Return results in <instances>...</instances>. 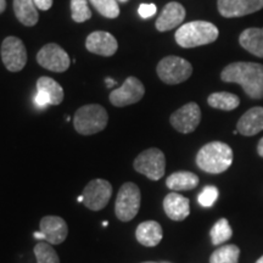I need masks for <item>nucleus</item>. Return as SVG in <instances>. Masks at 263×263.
Segmentation results:
<instances>
[{
	"label": "nucleus",
	"instance_id": "nucleus-1",
	"mask_svg": "<svg viewBox=\"0 0 263 263\" xmlns=\"http://www.w3.org/2000/svg\"><path fill=\"white\" fill-rule=\"evenodd\" d=\"M221 80L227 83L240 84L250 98H263V65L261 64L233 62L222 71Z\"/></svg>",
	"mask_w": 263,
	"mask_h": 263
},
{
	"label": "nucleus",
	"instance_id": "nucleus-2",
	"mask_svg": "<svg viewBox=\"0 0 263 263\" xmlns=\"http://www.w3.org/2000/svg\"><path fill=\"white\" fill-rule=\"evenodd\" d=\"M233 159V150L228 144L212 141L199 150L196 155V164L203 172L219 174L232 166Z\"/></svg>",
	"mask_w": 263,
	"mask_h": 263
},
{
	"label": "nucleus",
	"instance_id": "nucleus-3",
	"mask_svg": "<svg viewBox=\"0 0 263 263\" xmlns=\"http://www.w3.org/2000/svg\"><path fill=\"white\" fill-rule=\"evenodd\" d=\"M218 34V28L211 22L193 21L177 29L174 38L179 47L189 49L216 42Z\"/></svg>",
	"mask_w": 263,
	"mask_h": 263
},
{
	"label": "nucleus",
	"instance_id": "nucleus-4",
	"mask_svg": "<svg viewBox=\"0 0 263 263\" xmlns=\"http://www.w3.org/2000/svg\"><path fill=\"white\" fill-rule=\"evenodd\" d=\"M107 122V111L98 104L84 105L78 108L73 117L74 129L82 136H91L104 130Z\"/></svg>",
	"mask_w": 263,
	"mask_h": 263
},
{
	"label": "nucleus",
	"instance_id": "nucleus-5",
	"mask_svg": "<svg viewBox=\"0 0 263 263\" xmlns=\"http://www.w3.org/2000/svg\"><path fill=\"white\" fill-rule=\"evenodd\" d=\"M141 194L137 184L127 182L118 190L115 213L121 222H129L136 218L140 209Z\"/></svg>",
	"mask_w": 263,
	"mask_h": 263
},
{
	"label": "nucleus",
	"instance_id": "nucleus-6",
	"mask_svg": "<svg viewBox=\"0 0 263 263\" xmlns=\"http://www.w3.org/2000/svg\"><path fill=\"white\" fill-rule=\"evenodd\" d=\"M156 72L166 84H179L192 76L193 66L183 58L166 57L159 62Z\"/></svg>",
	"mask_w": 263,
	"mask_h": 263
},
{
	"label": "nucleus",
	"instance_id": "nucleus-7",
	"mask_svg": "<svg viewBox=\"0 0 263 263\" xmlns=\"http://www.w3.org/2000/svg\"><path fill=\"white\" fill-rule=\"evenodd\" d=\"M134 170L151 180H159L164 176L166 157L157 147H150L137 156L133 162Z\"/></svg>",
	"mask_w": 263,
	"mask_h": 263
},
{
	"label": "nucleus",
	"instance_id": "nucleus-8",
	"mask_svg": "<svg viewBox=\"0 0 263 263\" xmlns=\"http://www.w3.org/2000/svg\"><path fill=\"white\" fill-rule=\"evenodd\" d=\"M83 203L91 211H100L107 206L112 196V185L106 179H93L85 185L82 193Z\"/></svg>",
	"mask_w": 263,
	"mask_h": 263
},
{
	"label": "nucleus",
	"instance_id": "nucleus-9",
	"mask_svg": "<svg viewBox=\"0 0 263 263\" xmlns=\"http://www.w3.org/2000/svg\"><path fill=\"white\" fill-rule=\"evenodd\" d=\"M39 232L33 233L38 240H44L51 245H60L65 241L68 234L67 223L59 216H45L39 223Z\"/></svg>",
	"mask_w": 263,
	"mask_h": 263
},
{
	"label": "nucleus",
	"instance_id": "nucleus-10",
	"mask_svg": "<svg viewBox=\"0 0 263 263\" xmlns=\"http://www.w3.org/2000/svg\"><path fill=\"white\" fill-rule=\"evenodd\" d=\"M2 60L10 72L24 70L27 62V51L24 42L17 37H6L2 44Z\"/></svg>",
	"mask_w": 263,
	"mask_h": 263
},
{
	"label": "nucleus",
	"instance_id": "nucleus-11",
	"mask_svg": "<svg viewBox=\"0 0 263 263\" xmlns=\"http://www.w3.org/2000/svg\"><path fill=\"white\" fill-rule=\"evenodd\" d=\"M144 94L145 88L143 83L136 77H128L120 88L111 91L110 103L116 107H124L140 101Z\"/></svg>",
	"mask_w": 263,
	"mask_h": 263
},
{
	"label": "nucleus",
	"instance_id": "nucleus-12",
	"mask_svg": "<svg viewBox=\"0 0 263 263\" xmlns=\"http://www.w3.org/2000/svg\"><path fill=\"white\" fill-rule=\"evenodd\" d=\"M37 61L42 67L52 72H65L70 67L71 60L68 54L60 45L51 43L44 45L37 54Z\"/></svg>",
	"mask_w": 263,
	"mask_h": 263
},
{
	"label": "nucleus",
	"instance_id": "nucleus-13",
	"mask_svg": "<svg viewBox=\"0 0 263 263\" xmlns=\"http://www.w3.org/2000/svg\"><path fill=\"white\" fill-rule=\"evenodd\" d=\"M170 121L172 127L179 133H192L201 121V110L196 103H189L173 112Z\"/></svg>",
	"mask_w": 263,
	"mask_h": 263
},
{
	"label": "nucleus",
	"instance_id": "nucleus-14",
	"mask_svg": "<svg viewBox=\"0 0 263 263\" xmlns=\"http://www.w3.org/2000/svg\"><path fill=\"white\" fill-rule=\"evenodd\" d=\"M217 6L223 17H241L259 11L263 8V0H218Z\"/></svg>",
	"mask_w": 263,
	"mask_h": 263
},
{
	"label": "nucleus",
	"instance_id": "nucleus-15",
	"mask_svg": "<svg viewBox=\"0 0 263 263\" xmlns=\"http://www.w3.org/2000/svg\"><path fill=\"white\" fill-rule=\"evenodd\" d=\"M85 48L93 54L101 55V57H112L114 54H116L118 43L110 33L97 31L88 35L85 41Z\"/></svg>",
	"mask_w": 263,
	"mask_h": 263
},
{
	"label": "nucleus",
	"instance_id": "nucleus-16",
	"mask_svg": "<svg viewBox=\"0 0 263 263\" xmlns=\"http://www.w3.org/2000/svg\"><path fill=\"white\" fill-rule=\"evenodd\" d=\"M185 18V9L177 2H171L164 6L162 12L156 20V28L160 32H167L178 27Z\"/></svg>",
	"mask_w": 263,
	"mask_h": 263
},
{
	"label": "nucleus",
	"instance_id": "nucleus-17",
	"mask_svg": "<svg viewBox=\"0 0 263 263\" xmlns=\"http://www.w3.org/2000/svg\"><path fill=\"white\" fill-rule=\"evenodd\" d=\"M163 210L172 221H184L190 215L189 199L177 193H170L163 200Z\"/></svg>",
	"mask_w": 263,
	"mask_h": 263
},
{
	"label": "nucleus",
	"instance_id": "nucleus-18",
	"mask_svg": "<svg viewBox=\"0 0 263 263\" xmlns=\"http://www.w3.org/2000/svg\"><path fill=\"white\" fill-rule=\"evenodd\" d=\"M236 130L241 136L252 137L263 130V107L250 108L242 115L236 124Z\"/></svg>",
	"mask_w": 263,
	"mask_h": 263
},
{
	"label": "nucleus",
	"instance_id": "nucleus-19",
	"mask_svg": "<svg viewBox=\"0 0 263 263\" xmlns=\"http://www.w3.org/2000/svg\"><path fill=\"white\" fill-rule=\"evenodd\" d=\"M138 242L146 248H154L161 242L163 238V230L156 221H146L140 223L136 230Z\"/></svg>",
	"mask_w": 263,
	"mask_h": 263
},
{
	"label": "nucleus",
	"instance_id": "nucleus-20",
	"mask_svg": "<svg viewBox=\"0 0 263 263\" xmlns=\"http://www.w3.org/2000/svg\"><path fill=\"white\" fill-rule=\"evenodd\" d=\"M239 43L250 54L263 58V28L245 29L240 34Z\"/></svg>",
	"mask_w": 263,
	"mask_h": 263
},
{
	"label": "nucleus",
	"instance_id": "nucleus-21",
	"mask_svg": "<svg viewBox=\"0 0 263 263\" xmlns=\"http://www.w3.org/2000/svg\"><path fill=\"white\" fill-rule=\"evenodd\" d=\"M166 185L173 192L193 190L199 185V177L195 173L188 172V171H179V172L172 173L166 179Z\"/></svg>",
	"mask_w": 263,
	"mask_h": 263
},
{
	"label": "nucleus",
	"instance_id": "nucleus-22",
	"mask_svg": "<svg viewBox=\"0 0 263 263\" xmlns=\"http://www.w3.org/2000/svg\"><path fill=\"white\" fill-rule=\"evenodd\" d=\"M14 11L16 18L24 26L32 27L37 25L39 15L33 0H14Z\"/></svg>",
	"mask_w": 263,
	"mask_h": 263
},
{
	"label": "nucleus",
	"instance_id": "nucleus-23",
	"mask_svg": "<svg viewBox=\"0 0 263 263\" xmlns=\"http://www.w3.org/2000/svg\"><path fill=\"white\" fill-rule=\"evenodd\" d=\"M37 90L47 95L50 105H59L64 100V89L57 81L50 77H41L37 81Z\"/></svg>",
	"mask_w": 263,
	"mask_h": 263
},
{
	"label": "nucleus",
	"instance_id": "nucleus-24",
	"mask_svg": "<svg viewBox=\"0 0 263 263\" xmlns=\"http://www.w3.org/2000/svg\"><path fill=\"white\" fill-rule=\"evenodd\" d=\"M207 103L213 108H218L223 111L235 110L239 106L240 99L235 94L227 93V91H219L213 93L207 99Z\"/></svg>",
	"mask_w": 263,
	"mask_h": 263
},
{
	"label": "nucleus",
	"instance_id": "nucleus-25",
	"mask_svg": "<svg viewBox=\"0 0 263 263\" xmlns=\"http://www.w3.org/2000/svg\"><path fill=\"white\" fill-rule=\"evenodd\" d=\"M240 249L236 245H224L213 251L210 257V263H238Z\"/></svg>",
	"mask_w": 263,
	"mask_h": 263
},
{
	"label": "nucleus",
	"instance_id": "nucleus-26",
	"mask_svg": "<svg viewBox=\"0 0 263 263\" xmlns=\"http://www.w3.org/2000/svg\"><path fill=\"white\" fill-rule=\"evenodd\" d=\"M211 241L213 245H221L223 242L228 241L233 235V229L230 227L228 219L221 218L213 224L211 232Z\"/></svg>",
	"mask_w": 263,
	"mask_h": 263
},
{
	"label": "nucleus",
	"instance_id": "nucleus-27",
	"mask_svg": "<svg viewBox=\"0 0 263 263\" xmlns=\"http://www.w3.org/2000/svg\"><path fill=\"white\" fill-rule=\"evenodd\" d=\"M33 251H34L35 258H37V263H60L58 252L55 251L51 244L44 241V240L35 244Z\"/></svg>",
	"mask_w": 263,
	"mask_h": 263
},
{
	"label": "nucleus",
	"instance_id": "nucleus-28",
	"mask_svg": "<svg viewBox=\"0 0 263 263\" xmlns=\"http://www.w3.org/2000/svg\"><path fill=\"white\" fill-rule=\"evenodd\" d=\"M90 3L104 17L116 18L120 15V6L116 0H90Z\"/></svg>",
	"mask_w": 263,
	"mask_h": 263
},
{
	"label": "nucleus",
	"instance_id": "nucleus-29",
	"mask_svg": "<svg viewBox=\"0 0 263 263\" xmlns=\"http://www.w3.org/2000/svg\"><path fill=\"white\" fill-rule=\"evenodd\" d=\"M71 14L74 22L88 21L91 17V11L87 0H71Z\"/></svg>",
	"mask_w": 263,
	"mask_h": 263
},
{
	"label": "nucleus",
	"instance_id": "nucleus-30",
	"mask_svg": "<svg viewBox=\"0 0 263 263\" xmlns=\"http://www.w3.org/2000/svg\"><path fill=\"white\" fill-rule=\"evenodd\" d=\"M218 197V189L213 185H207L202 189V192L199 195V203L203 207H210L216 202Z\"/></svg>",
	"mask_w": 263,
	"mask_h": 263
},
{
	"label": "nucleus",
	"instance_id": "nucleus-31",
	"mask_svg": "<svg viewBox=\"0 0 263 263\" xmlns=\"http://www.w3.org/2000/svg\"><path fill=\"white\" fill-rule=\"evenodd\" d=\"M157 9L155 4H141L138 9V14H139L140 17L143 18H149L151 16L156 14Z\"/></svg>",
	"mask_w": 263,
	"mask_h": 263
},
{
	"label": "nucleus",
	"instance_id": "nucleus-32",
	"mask_svg": "<svg viewBox=\"0 0 263 263\" xmlns=\"http://www.w3.org/2000/svg\"><path fill=\"white\" fill-rule=\"evenodd\" d=\"M34 104L37 105L38 107L43 108V107H47L48 105H50V100H49L48 97L44 93L37 90V94H35L34 97Z\"/></svg>",
	"mask_w": 263,
	"mask_h": 263
},
{
	"label": "nucleus",
	"instance_id": "nucleus-33",
	"mask_svg": "<svg viewBox=\"0 0 263 263\" xmlns=\"http://www.w3.org/2000/svg\"><path fill=\"white\" fill-rule=\"evenodd\" d=\"M34 2L37 9L43 10V11H47L52 6V0H33Z\"/></svg>",
	"mask_w": 263,
	"mask_h": 263
},
{
	"label": "nucleus",
	"instance_id": "nucleus-34",
	"mask_svg": "<svg viewBox=\"0 0 263 263\" xmlns=\"http://www.w3.org/2000/svg\"><path fill=\"white\" fill-rule=\"evenodd\" d=\"M105 83H106L107 88H112V87H115V85H117L116 81L112 80V78H108V77L105 80Z\"/></svg>",
	"mask_w": 263,
	"mask_h": 263
},
{
	"label": "nucleus",
	"instance_id": "nucleus-35",
	"mask_svg": "<svg viewBox=\"0 0 263 263\" xmlns=\"http://www.w3.org/2000/svg\"><path fill=\"white\" fill-rule=\"evenodd\" d=\"M257 153H258V155L261 156V157H263V138L261 140L258 141V145H257Z\"/></svg>",
	"mask_w": 263,
	"mask_h": 263
},
{
	"label": "nucleus",
	"instance_id": "nucleus-36",
	"mask_svg": "<svg viewBox=\"0 0 263 263\" xmlns=\"http://www.w3.org/2000/svg\"><path fill=\"white\" fill-rule=\"evenodd\" d=\"M6 9V0H0V14L5 11Z\"/></svg>",
	"mask_w": 263,
	"mask_h": 263
},
{
	"label": "nucleus",
	"instance_id": "nucleus-37",
	"mask_svg": "<svg viewBox=\"0 0 263 263\" xmlns=\"http://www.w3.org/2000/svg\"><path fill=\"white\" fill-rule=\"evenodd\" d=\"M77 201H78V202H83V196H82V195H80V196H78Z\"/></svg>",
	"mask_w": 263,
	"mask_h": 263
},
{
	"label": "nucleus",
	"instance_id": "nucleus-38",
	"mask_svg": "<svg viewBox=\"0 0 263 263\" xmlns=\"http://www.w3.org/2000/svg\"><path fill=\"white\" fill-rule=\"evenodd\" d=\"M256 263H263V256H262V257H259Z\"/></svg>",
	"mask_w": 263,
	"mask_h": 263
},
{
	"label": "nucleus",
	"instance_id": "nucleus-39",
	"mask_svg": "<svg viewBox=\"0 0 263 263\" xmlns=\"http://www.w3.org/2000/svg\"><path fill=\"white\" fill-rule=\"evenodd\" d=\"M141 263H156V262H141Z\"/></svg>",
	"mask_w": 263,
	"mask_h": 263
},
{
	"label": "nucleus",
	"instance_id": "nucleus-40",
	"mask_svg": "<svg viewBox=\"0 0 263 263\" xmlns=\"http://www.w3.org/2000/svg\"><path fill=\"white\" fill-rule=\"evenodd\" d=\"M120 2H127V0H120Z\"/></svg>",
	"mask_w": 263,
	"mask_h": 263
}]
</instances>
